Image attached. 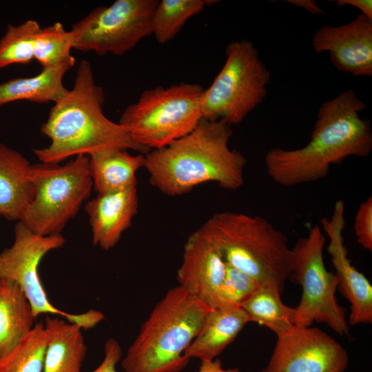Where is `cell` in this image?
<instances>
[{
  "instance_id": "obj_1",
  "label": "cell",
  "mask_w": 372,
  "mask_h": 372,
  "mask_svg": "<svg viewBox=\"0 0 372 372\" xmlns=\"http://www.w3.org/2000/svg\"><path fill=\"white\" fill-rule=\"evenodd\" d=\"M366 107L353 90L324 102L306 145L296 149L273 147L266 153L269 176L280 185L293 187L325 178L332 164L348 157L369 156L371 122L360 116Z\"/></svg>"
},
{
  "instance_id": "obj_2",
  "label": "cell",
  "mask_w": 372,
  "mask_h": 372,
  "mask_svg": "<svg viewBox=\"0 0 372 372\" xmlns=\"http://www.w3.org/2000/svg\"><path fill=\"white\" fill-rule=\"evenodd\" d=\"M231 136V125L225 121L202 118L186 136L145 154L151 185L170 196L183 195L207 182L228 190L239 189L247 161L229 147Z\"/></svg>"
},
{
  "instance_id": "obj_3",
  "label": "cell",
  "mask_w": 372,
  "mask_h": 372,
  "mask_svg": "<svg viewBox=\"0 0 372 372\" xmlns=\"http://www.w3.org/2000/svg\"><path fill=\"white\" fill-rule=\"evenodd\" d=\"M105 94L94 80L91 63L79 65L73 87L54 103L41 132L50 139L48 146L34 149L41 163H60L68 158L89 156L106 148L131 149L143 154L126 129L103 112Z\"/></svg>"
},
{
  "instance_id": "obj_4",
  "label": "cell",
  "mask_w": 372,
  "mask_h": 372,
  "mask_svg": "<svg viewBox=\"0 0 372 372\" xmlns=\"http://www.w3.org/2000/svg\"><path fill=\"white\" fill-rule=\"evenodd\" d=\"M212 308L179 285L156 303L121 362L124 372H180Z\"/></svg>"
},
{
  "instance_id": "obj_5",
  "label": "cell",
  "mask_w": 372,
  "mask_h": 372,
  "mask_svg": "<svg viewBox=\"0 0 372 372\" xmlns=\"http://www.w3.org/2000/svg\"><path fill=\"white\" fill-rule=\"evenodd\" d=\"M214 242L227 265L281 293L292 267L286 236L260 216L218 212L200 227Z\"/></svg>"
},
{
  "instance_id": "obj_6",
  "label": "cell",
  "mask_w": 372,
  "mask_h": 372,
  "mask_svg": "<svg viewBox=\"0 0 372 372\" xmlns=\"http://www.w3.org/2000/svg\"><path fill=\"white\" fill-rule=\"evenodd\" d=\"M204 90L187 83L145 90L125 108L118 123L148 152L164 147L190 133L202 120Z\"/></svg>"
},
{
  "instance_id": "obj_7",
  "label": "cell",
  "mask_w": 372,
  "mask_h": 372,
  "mask_svg": "<svg viewBox=\"0 0 372 372\" xmlns=\"http://www.w3.org/2000/svg\"><path fill=\"white\" fill-rule=\"evenodd\" d=\"M30 176L34 195L20 222L41 236L61 234L91 194L88 156H75L64 165H32Z\"/></svg>"
},
{
  "instance_id": "obj_8",
  "label": "cell",
  "mask_w": 372,
  "mask_h": 372,
  "mask_svg": "<svg viewBox=\"0 0 372 372\" xmlns=\"http://www.w3.org/2000/svg\"><path fill=\"white\" fill-rule=\"evenodd\" d=\"M225 55L221 70L204 90L203 118L238 125L266 97L271 73L249 41L230 42Z\"/></svg>"
},
{
  "instance_id": "obj_9",
  "label": "cell",
  "mask_w": 372,
  "mask_h": 372,
  "mask_svg": "<svg viewBox=\"0 0 372 372\" xmlns=\"http://www.w3.org/2000/svg\"><path fill=\"white\" fill-rule=\"evenodd\" d=\"M324 242L322 229L315 225L291 248L289 278L302 288L301 299L296 307L295 327H307L313 322H324L339 335H349L345 309L338 304L335 297L338 278L324 265Z\"/></svg>"
},
{
  "instance_id": "obj_10",
  "label": "cell",
  "mask_w": 372,
  "mask_h": 372,
  "mask_svg": "<svg viewBox=\"0 0 372 372\" xmlns=\"http://www.w3.org/2000/svg\"><path fill=\"white\" fill-rule=\"evenodd\" d=\"M12 245L0 253V278L17 283L26 296L37 318L41 314L64 318L81 329L93 328L104 319L102 312L90 309L82 313H70L54 307L49 300L40 279L38 268L50 251L63 246L61 234L41 236L18 221L14 229Z\"/></svg>"
},
{
  "instance_id": "obj_11",
  "label": "cell",
  "mask_w": 372,
  "mask_h": 372,
  "mask_svg": "<svg viewBox=\"0 0 372 372\" xmlns=\"http://www.w3.org/2000/svg\"><path fill=\"white\" fill-rule=\"evenodd\" d=\"M158 0H116L93 9L74 23L72 48L99 55H123L152 34Z\"/></svg>"
},
{
  "instance_id": "obj_12",
  "label": "cell",
  "mask_w": 372,
  "mask_h": 372,
  "mask_svg": "<svg viewBox=\"0 0 372 372\" xmlns=\"http://www.w3.org/2000/svg\"><path fill=\"white\" fill-rule=\"evenodd\" d=\"M349 356L334 338L316 327H296L278 337L261 372H344Z\"/></svg>"
},
{
  "instance_id": "obj_13",
  "label": "cell",
  "mask_w": 372,
  "mask_h": 372,
  "mask_svg": "<svg viewBox=\"0 0 372 372\" xmlns=\"http://www.w3.org/2000/svg\"><path fill=\"white\" fill-rule=\"evenodd\" d=\"M227 264L216 245L199 227L187 238L177 271L178 285L211 308L220 307Z\"/></svg>"
},
{
  "instance_id": "obj_14",
  "label": "cell",
  "mask_w": 372,
  "mask_h": 372,
  "mask_svg": "<svg viewBox=\"0 0 372 372\" xmlns=\"http://www.w3.org/2000/svg\"><path fill=\"white\" fill-rule=\"evenodd\" d=\"M312 46L316 53L327 52L339 71L372 76V19L362 14L344 25L320 27L313 36Z\"/></svg>"
},
{
  "instance_id": "obj_15",
  "label": "cell",
  "mask_w": 372,
  "mask_h": 372,
  "mask_svg": "<svg viewBox=\"0 0 372 372\" xmlns=\"http://www.w3.org/2000/svg\"><path fill=\"white\" fill-rule=\"evenodd\" d=\"M320 222L323 231L329 238L327 251L335 269L338 287L351 304L348 324L371 323L372 286L365 276L351 265L344 245L342 232L345 219L343 200L335 203L330 218L324 217Z\"/></svg>"
},
{
  "instance_id": "obj_16",
  "label": "cell",
  "mask_w": 372,
  "mask_h": 372,
  "mask_svg": "<svg viewBox=\"0 0 372 372\" xmlns=\"http://www.w3.org/2000/svg\"><path fill=\"white\" fill-rule=\"evenodd\" d=\"M138 208L137 185L97 196L85 206L92 242L104 250L114 247L132 225Z\"/></svg>"
},
{
  "instance_id": "obj_17",
  "label": "cell",
  "mask_w": 372,
  "mask_h": 372,
  "mask_svg": "<svg viewBox=\"0 0 372 372\" xmlns=\"http://www.w3.org/2000/svg\"><path fill=\"white\" fill-rule=\"evenodd\" d=\"M31 167L20 152L0 143V216L9 220L20 221L34 198Z\"/></svg>"
},
{
  "instance_id": "obj_18",
  "label": "cell",
  "mask_w": 372,
  "mask_h": 372,
  "mask_svg": "<svg viewBox=\"0 0 372 372\" xmlns=\"http://www.w3.org/2000/svg\"><path fill=\"white\" fill-rule=\"evenodd\" d=\"M250 320L240 306L225 305L212 308L203 325L186 349L189 360H214L230 344Z\"/></svg>"
},
{
  "instance_id": "obj_19",
  "label": "cell",
  "mask_w": 372,
  "mask_h": 372,
  "mask_svg": "<svg viewBox=\"0 0 372 372\" xmlns=\"http://www.w3.org/2000/svg\"><path fill=\"white\" fill-rule=\"evenodd\" d=\"M75 63L76 59L72 56L61 63L43 68L35 76L12 79L1 83L0 106L17 101L56 103L69 91L63 80Z\"/></svg>"
},
{
  "instance_id": "obj_20",
  "label": "cell",
  "mask_w": 372,
  "mask_h": 372,
  "mask_svg": "<svg viewBox=\"0 0 372 372\" xmlns=\"http://www.w3.org/2000/svg\"><path fill=\"white\" fill-rule=\"evenodd\" d=\"M88 158L93 187L97 194L137 185L136 172L145 165V154L132 155L119 148L100 149Z\"/></svg>"
},
{
  "instance_id": "obj_21",
  "label": "cell",
  "mask_w": 372,
  "mask_h": 372,
  "mask_svg": "<svg viewBox=\"0 0 372 372\" xmlns=\"http://www.w3.org/2000/svg\"><path fill=\"white\" fill-rule=\"evenodd\" d=\"M44 326L48 344L43 372H81L87 352L81 329L49 316Z\"/></svg>"
},
{
  "instance_id": "obj_22",
  "label": "cell",
  "mask_w": 372,
  "mask_h": 372,
  "mask_svg": "<svg viewBox=\"0 0 372 372\" xmlns=\"http://www.w3.org/2000/svg\"><path fill=\"white\" fill-rule=\"evenodd\" d=\"M34 320L30 304L20 287L0 278V359L28 334Z\"/></svg>"
},
{
  "instance_id": "obj_23",
  "label": "cell",
  "mask_w": 372,
  "mask_h": 372,
  "mask_svg": "<svg viewBox=\"0 0 372 372\" xmlns=\"http://www.w3.org/2000/svg\"><path fill=\"white\" fill-rule=\"evenodd\" d=\"M281 292L273 286L261 285L241 304L250 322L264 325L280 337L295 328L296 307L283 303Z\"/></svg>"
},
{
  "instance_id": "obj_24",
  "label": "cell",
  "mask_w": 372,
  "mask_h": 372,
  "mask_svg": "<svg viewBox=\"0 0 372 372\" xmlns=\"http://www.w3.org/2000/svg\"><path fill=\"white\" fill-rule=\"evenodd\" d=\"M218 1L213 0H162L153 14L152 34L157 42L164 44L173 39L192 17L205 7Z\"/></svg>"
},
{
  "instance_id": "obj_25",
  "label": "cell",
  "mask_w": 372,
  "mask_h": 372,
  "mask_svg": "<svg viewBox=\"0 0 372 372\" xmlns=\"http://www.w3.org/2000/svg\"><path fill=\"white\" fill-rule=\"evenodd\" d=\"M47 344L44 324L37 323L16 347L0 359V372H43Z\"/></svg>"
},
{
  "instance_id": "obj_26",
  "label": "cell",
  "mask_w": 372,
  "mask_h": 372,
  "mask_svg": "<svg viewBox=\"0 0 372 372\" xmlns=\"http://www.w3.org/2000/svg\"><path fill=\"white\" fill-rule=\"evenodd\" d=\"M41 28L33 19L17 25L8 24L0 39V69L33 61L34 42Z\"/></svg>"
},
{
  "instance_id": "obj_27",
  "label": "cell",
  "mask_w": 372,
  "mask_h": 372,
  "mask_svg": "<svg viewBox=\"0 0 372 372\" xmlns=\"http://www.w3.org/2000/svg\"><path fill=\"white\" fill-rule=\"evenodd\" d=\"M72 42L70 30H66L60 22L41 28L34 42V59L43 68L61 63L72 56Z\"/></svg>"
},
{
  "instance_id": "obj_28",
  "label": "cell",
  "mask_w": 372,
  "mask_h": 372,
  "mask_svg": "<svg viewBox=\"0 0 372 372\" xmlns=\"http://www.w3.org/2000/svg\"><path fill=\"white\" fill-rule=\"evenodd\" d=\"M261 286L245 273L227 265L220 293V307L241 306Z\"/></svg>"
},
{
  "instance_id": "obj_29",
  "label": "cell",
  "mask_w": 372,
  "mask_h": 372,
  "mask_svg": "<svg viewBox=\"0 0 372 372\" xmlns=\"http://www.w3.org/2000/svg\"><path fill=\"white\" fill-rule=\"evenodd\" d=\"M358 242L366 250L372 251V197L369 196L359 206L354 220Z\"/></svg>"
},
{
  "instance_id": "obj_30",
  "label": "cell",
  "mask_w": 372,
  "mask_h": 372,
  "mask_svg": "<svg viewBox=\"0 0 372 372\" xmlns=\"http://www.w3.org/2000/svg\"><path fill=\"white\" fill-rule=\"evenodd\" d=\"M105 355L100 365L91 372H117L116 364L122 357V349L118 342L108 339L105 344Z\"/></svg>"
},
{
  "instance_id": "obj_31",
  "label": "cell",
  "mask_w": 372,
  "mask_h": 372,
  "mask_svg": "<svg viewBox=\"0 0 372 372\" xmlns=\"http://www.w3.org/2000/svg\"><path fill=\"white\" fill-rule=\"evenodd\" d=\"M335 3L339 7L346 6L355 7L361 11V14L372 19L371 0H336Z\"/></svg>"
},
{
  "instance_id": "obj_32",
  "label": "cell",
  "mask_w": 372,
  "mask_h": 372,
  "mask_svg": "<svg viewBox=\"0 0 372 372\" xmlns=\"http://www.w3.org/2000/svg\"><path fill=\"white\" fill-rule=\"evenodd\" d=\"M198 372H239L237 368L224 369L220 360H200V365Z\"/></svg>"
},
{
  "instance_id": "obj_33",
  "label": "cell",
  "mask_w": 372,
  "mask_h": 372,
  "mask_svg": "<svg viewBox=\"0 0 372 372\" xmlns=\"http://www.w3.org/2000/svg\"><path fill=\"white\" fill-rule=\"evenodd\" d=\"M287 3L304 9L313 14H324V11L313 0H288Z\"/></svg>"
}]
</instances>
